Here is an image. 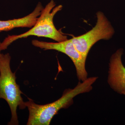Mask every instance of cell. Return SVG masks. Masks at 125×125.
<instances>
[{
    "label": "cell",
    "instance_id": "6da1fadb",
    "mask_svg": "<svg viewBox=\"0 0 125 125\" xmlns=\"http://www.w3.org/2000/svg\"><path fill=\"white\" fill-rule=\"evenodd\" d=\"M97 77L87 78L79 82L73 89L65 90L62 96L58 100L51 103L40 105L35 103L31 99L25 102L29 111L27 125H49L53 117L62 108H66L71 104L73 98L80 94L87 93L92 89V85L97 80Z\"/></svg>",
    "mask_w": 125,
    "mask_h": 125
},
{
    "label": "cell",
    "instance_id": "9c48e42d",
    "mask_svg": "<svg viewBox=\"0 0 125 125\" xmlns=\"http://www.w3.org/2000/svg\"><path fill=\"white\" fill-rule=\"evenodd\" d=\"M1 44V43L0 42V54H1L0 52H1V48H0Z\"/></svg>",
    "mask_w": 125,
    "mask_h": 125
},
{
    "label": "cell",
    "instance_id": "277c9868",
    "mask_svg": "<svg viewBox=\"0 0 125 125\" xmlns=\"http://www.w3.org/2000/svg\"><path fill=\"white\" fill-rule=\"evenodd\" d=\"M97 21L94 27L86 33L70 39L75 48L85 60L92 47L101 40H108L115 31L109 21L103 12L97 13Z\"/></svg>",
    "mask_w": 125,
    "mask_h": 125
},
{
    "label": "cell",
    "instance_id": "5b68a950",
    "mask_svg": "<svg viewBox=\"0 0 125 125\" xmlns=\"http://www.w3.org/2000/svg\"><path fill=\"white\" fill-rule=\"evenodd\" d=\"M32 43L34 46L41 49L56 50L67 55L73 61L75 66L78 79L83 81L87 79L88 74L85 68L86 60L77 51L70 39L56 43L34 40L32 41Z\"/></svg>",
    "mask_w": 125,
    "mask_h": 125
},
{
    "label": "cell",
    "instance_id": "ba28073f",
    "mask_svg": "<svg viewBox=\"0 0 125 125\" xmlns=\"http://www.w3.org/2000/svg\"><path fill=\"white\" fill-rule=\"evenodd\" d=\"M121 94H124V95H125V88L123 90Z\"/></svg>",
    "mask_w": 125,
    "mask_h": 125
},
{
    "label": "cell",
    "instance_id": "3957f363",
    "mask_svg": "<svg viewBox=\"0 0 125 125\" xmlns=\"http://www.w3.org/2000/svg\"><path fill=\"white\" fill-rule=\"evenodd\" d=\"M56 3L51 0L42 10L40 15L33 28L29 30L20 35L8 36L1 44V51L7 49L12 42L20 39L25 38L29 36H34L43 37L53 39L57 42L67 40V36L64 35L56 29L53 19L58 11L62 10L60 5L56 6Z\"/></svg>",
    "mask_w": 125,
    "mask_h": 125
},
{
    "label": "cell",
    "instance_id": "52a82bcc",
    "mask_svg": "<svg viewBox=\"0 0 125 125\" xmlns=\"http://www.w3.org/2000/svg\"><path fill=\"white\" fill-rule=\"evenodd\" d=\"M43 8L42 3L39 2L33 11L25 17L11 20H0V32L10 31L16 28L33 27Z\"/></svg>",
    "mask_w": 125,
    "mask_h": 125
},
{
    "label": "cell",
    "instance_id": "8992f818",
    "mask_svg": "<svg viewBox=\"0 0 125 125\" xmlns=\"http://www.w3.org/2000/svg\"><path fill=\"white\" fill-rule=\"evenodd\" d=\"M123 50L118 49L110 58L108 82L111 88L121 94L125 88V67L122 61Z\"/></svg>",
    "mask_w": 125,
    "mask_h": 125
},
{
    "label": "cell",
    "instance_id": "7a4b0ae2",
    "mask_svg": "<svg viewBox=\"0 0 125 125\" xmlns=\"http://www.w3.org/2000/svg\"><path fill=\"white\" fill-rule=\"evenodd\" d=\"M11 57L9 53L0 54V99H3L9 104L11 117L8 125H19L17 109L26 107L21 94L19 85L16 82L15 73L10 67Z\"/></svg>",
    "mask_w": 125,
    "mask_h": 125
}]
</instances>
